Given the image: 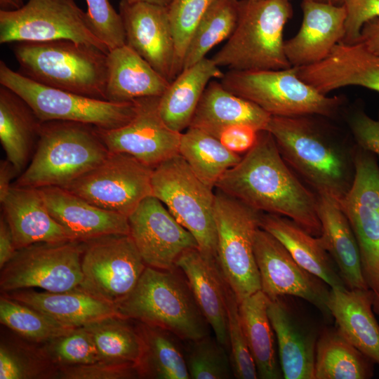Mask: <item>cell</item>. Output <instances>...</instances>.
Returning <instances> with one entry per match:
<instances>
[{
    "label": "cell",
    "mask_w": 379,
    "mask_h": 379,
    "mask_svg": "<svg viewBox=\"0 0 379 379\" xmlns=\"http://www.w3.org/2000/svg\"><path fill=\"white\" fill-rule=\"evenodd\" d=\"M215 187L258 211L287 217L314 237L321 234L317 194L289 167L266 130Z\"/></svg>",
    "instance_id": "cell-1"
},
{
    "label": "cell",
    "mask_w": 379,
    "mask_h": 379,
    "mask_svg": "<svg viewBox=\"0 0 379 379\" xmlns=\"http://www.w3.org/2000/svg\"><path fill=\"white\" fill-rule=\"evenodd\" d=\"M321 116H271L267 126L289 167L312 190L338 202L353 185L354 149Z\"/></svg>",
    "instance_id": "cell-2"
},
{
    "label": "cell",
    "mask_w": 379,
    "mask_h": 379,
    "mask_svg": "<svg viewBox=\"0 0 379 379\" xmlns=\"http://www.w3.org/2000/svg\"><path fill=\"white\" fill-rule=\"evenodd\" d=\"M114 307L121 318L166 329L182 341L209 335L210 326L177 266H147L133 291Z\"/></svg>",
    "instance_id": "cell-3"
},
{
    "label": "cell",
    "mask_w": 379,
    "mask_h": 379,
    "mask_svg": "<svg viewBox=\"0 0 379 379\" xmlns=\"http://www.w3.org/2000/svg\"><path fill=\"white\" fill-rule=\"evenodd\" d=\"M20 73L45 86L106 100L107 53L68 39L18 42L13 47Z\"/></svg>",
    "instance_id": "cell-4"
},
{
    "label": "cell",
    "mask_w": 379,
    "mask_h": 379,
    "mask_svg": "<svg viewBox=\"0 0 379 379\" xmlns=\"http://www.w3.org/2000/svg\"><path fill=\"white\" fill-rule=\"evenodd\" d=\"M109 151L96 127L79 122H41L35 151L12 185L65 187L102 163Z\"/></svg>",
    "instance_id": "cell-5"
},
{
    "label": "cell",
    "mask_w": 379,
    "mask_h": 379,
    "mask_svg": "<svg viewBox=\"0 0 379 379\" xmlns=\"http://www.w3.org/2000/svg\"><path fill=\"white\" fill-rule=\"evenodd\" d=\"M292 15L289 0H239L235 29L211 59L232 71L291 67L283 34Z\"/></svg>",
    "instance_id": "cell-6"
},
{
    "label": "cell",
    "mask_w": 379,
    "mask_h": 379,
    "mask_svg": "<svg viewBox=\"0 0 379 379\" xmlns=\"http://www.w3.org/2000/svg\"><path fill=\"white\" fill-rule=\"evenodd\" d=\"M222 85L271 116L317 115L333 118L344 104L339 96H328L302 81L294 67L260 71L229 70Z\"/></svg>",
    "instance_id": "cell-7"
},
{
    "label": "cell",
    "mask_w": 379,
    "mask_h": 379,
    "mask_svg": "<svg viewBox=\"0 0 379 379\" xmlns=\"http://www.w3.org/2000/svg\"><path fill=\"white\" fill-rule=\"evenodd\" d=\"M260 214L261 212L218 189L215 192L217 261L239 303L261 290L254 255V241L260 227Z\"/></svg>",
    "instance_id": "cell-8"
},
{
    "label": "cell",
    "mask_w": 379,
    "mask_h": 379,
    "mask_svg": "<svg viewBox=\"0 0 379 379\" xmlns=\"http://www.w3.org/2000/svg\"><path fill=\"white\" fill-rule=\"evenodd\" d=\"M152 188V195L194 237L199 251L217 259L213 188L194 174L180 154L154 168Z\"/></svg>",
    "instance_id": "cell-9"
},
{
    "label": "cell",
    "mask_w": 379,
    "mask_h": 379,
    "mask_svg": "<svg viewBox=\"0 0 379 379\" xmlns=\"http://www.w3.org/2000/svg\"><path fill=\"white\" fill-rule=\"evenodd\" d=\"M0 84L20 95L41 122L75 121L111 130L128 124L135 116V100L112 102L94 99L39 84L0 61Z\"/></svg>",
    "instance_id": "cell-10"
},
{
    "label": "cell",
    "mask_w": 379,
    "mask_h": 379,
    "mask_svg": "<svg viewBox=\"0 0 379 379\" xmlns=\"http://www.w3.org/2000/svg\"><path fill=\"white\" fill-rule=\"evenodd\" d=\"M68 39L108 53L94 34L86 12L74 0H28L14 11L0 10V44Z\"/></svg>",
    "instance_id": "cell-11"
},
{
    "label": "cell",
    "mask_w": 379,
    "mask_h": 379,
    "mask_svg": "<svg viewBox=\"0 0 379 379\" xmlns=\"http://www.w3.org/2000/svg\"><path fill=\"white\" fill-rule=\"evenodd\" d=\"M146 267L130 234L98 237L83 242L77 288L115 306L133 291Z\"/></svg>",
    "instance_id": "cell-12"
},
{
    "label": "cell",
    "mask_w": 379,
    "mask_h": 379,
    "mask_svg": "<svg viewBox=\"0 0 379 379\" xmlns=\"http://www.w3.org/2000/svg\"><path fill=\"white\" fill-rule=\"evenodd\" d=\"M83 242L37 243L19 249L1 269L3 293L32 287L58 293L76 289L82 279Z\"/></svg>",
    "instance_id": "cell-13"
},
{
    "label": "cell",
    "mask_w": 379,
    "mask_h": 379,
    "mask_svg": "<svg viewBox=\"0 0 379 379\" xmlns=\"http://www.w3.org/2000/svg\"><path fill=\"white\" fill-rule=\"evenodd\" d=\"M154 168L126 153H109L99 165L62 187L93 205L128 216L152 195Z\"/></svg>",
    "instance_id": "cell-14"
},
{
    "label": "cell",
    "mask_w": 379,
    "mask_h": 379,
    "mask_svg": "<svg viewBox=\"0 0 379 379\" xmlns=\"http://www.w3.org/2000/svg\"><path fill=\"white\" fill-rule=\"evenodd\" d=\"M353 185L339 204L355 235L364 280L379 294V165L376 155L355 145Z\"/></svg>",
    "instance_id": "cell-15"
},
{
    "label": "cell",
    "mask_w": 379,
    "mask_h": 379,
    "mask_svg": "<svg viewBox=\"0 0 379 379\" xmlns=\"http://www.w3.org/2000/svg\"><path fill=\"white\" fill-rule=\"evenodd\" d=\"M254 255L261 291L270 299L281 296L300 298L326 317L330 287L321 279L300 265L284 246L260 227L255 234Z\"/></svg>",
    "instance_id": "cell-16"
},
{
    "label": "cell",
    "mask_w": 379,
    "mask_h": 379,
    "mask_svg": "<svg viewBox=\"0 0 379 379\" xmlns=\"http://www.w3.org/2000/svg\"><path fill=\"white\" fill-rule=\"evenodd\" d=\"M159 98L135 100V116L120 128H96L109 152L130 154L152 168L179 154L182 133L170 128L162 119Z\"/></svg>",
    "instance_id": "cell-17"
},
{
    "label": "cell",
    "mask_w": 379,
    "mask_h": 379,
    "mask_svg": "<svg viewBox=\"0 0 379 379\" xmlns=\"http://www.w3.org/2000/svg\"><path fill=\"white\" fill-rule=\"evenodd\" d=\"M128 220L129 234L148 267L172 269L185 251L199 248L192 233L153 195L144 199Z\"/></svg>",
    "instance_id": "cell-18"
},
{
    "label": "cell",
    "mask_w": 379,
    "mask_h": 379,
    "mask_svg": "<svg viewBox=\"0 0 379 379\" xmlns=\"http://www.w3.org/2000/svg\"><path fill=\"white\" fill-rule=\"evenodd\" d=\"M126 44L170 82L175 74V45L168 7L121 0Z\"/></svg>",
    "instance_id": "cell-19"
},
{
    "label": "cell",
    "mask_w": 379,
    "mask_h": 379,
    "mask_svg": "<svg viewBox=\"0 0 379 379\" xmlns=\"http://www.w3.org/2000/svg\"><path fill=\"white\" fill-rule=\"evenodd\" d=\"M295 68L302 81L324 95L348 86L379 93V55L359 41H340L321 61Z\"/></svg>",
    "instance_id": "cell-20"
},
{
    "label": "cell",
    "mask_w": 379,
    "mask_h": 379,
    "mask_svg": "<svg viewBox=\"0 0 379 379\" xmlns=\"http://www.w3.org/2000/svg\"><path fill=\"white\" fill-rule=\"evenodd\" d=\"M267 313L277 340L284 378L314 379L320 331L285 296L270 300Z\"/></svg>",
    "instance_id": "cell-21"
},
{
    "label": "cell",
    "mask_w": 379,
    "mask_h": 379,
    "mask_svg": "<svg viewBox=\"0 0 379 379\" xmlns=\"http://www.w3.org/2000/svg\"><path fill=\"white\" fill-rule=\"evenodd\" d=\"M46 206L72 241L85 242L109 234H129L128 216L103 209L67 190L39 188Z\"/></svg>",
    "instance_id": "cell-22"
},
{
    "label": "cell",
    "mask_w": 379,
    "mask_h": 379,
    "mask_svg": "<svg viewBox=\"0 0 379 379\" xmlns=\"http://www.w3.org/2000/svg\"><path fill=\"white\" fill-rule=\"evenodd\" d=\"M302 10L299 31L284 43L287 59L295 67L321 61L345 34L347 14L343 5L302 0Z\"/></svg>",
    "instance_id": "cell-23"
},
{
    "label": "cell",
    "mask_w": 379,
    "mask_h": 379,
    "mask_svg": "<svg viewBox=\"0 0 379 379\" xmlns=\"http://www.w3.org/2000/svg\"><path fill=\"white\" fill-rule=\"evenodd\" d=\"M0 202L17 250L72 241L49 213L39 188L12 185Z\"/></svg>",
    "instance_id": "cell-24"
},
{
    "label": "cell",
    "mask_w": 379,
    "mask_h": 379,
    "mask_svg": "<svg viewBox=\"0 0 379 379\" xmlns=\"http://www.w3.org/2000/svg\"><path fill=\"white\" fill-rule=\"evenodd\" d=\"M185 275L197 302L215 338L229 347L225 281L217 259L198 248L185 251L175 265Z\"/></svg>",
    "instance_id": "cell-25"
},
{
    "label": "cell",
    "mask_w": 379,
    "mask_h": 379,
    "mask_svg": "<svg viewBox=\"0 0 379 379\" xmlns=\"http://www.w3.org/2000/svg\"><path fill=\"white\" fill-rule=\"evenodd\" d=\"M370 288H330L328 308L335 328L349 343L379 366V324Z\"/></svg>",
    "instance_id": "cell-26"
},
{
    "label": "cell",
    "mask_w": 379,
    "mask_h": 379,
    "mask_svg": "<svg viewBox=\"0 0 379 379\" xmlns=\"http://www.w3.org/2000/svg\"><path fill=\"white\" fill-rule=\"evenodd\" d=\"M317 213L321 224V234L318 237L335 263L346 287L368 288L355 235L339 202L317 194Z\"/></svg>",
    "instance_id": "cell-27"
},
{
    "label": "cell",
    "mask_w": 379,
    "mask_h": 379,
    "mask_svg": "<svg viewBox=\"0 0 379 379\" xmlns=\"http://www.w3.org/2000/svg\"><path fill=\"white\" fill-rule=\"evenodd\" d=\"M106 100L128 102L147 97H161L170 81L126 44L107 56Z\"/></svg>",
    "instance_id": "cell-28"
},
{
    "label": "cell",
    "mask_w": 379,
    "mask_h": 379,
    "mask_svg": "<svg viewBox=\"0 0 379 379\" xmlns=\"http://www.w3.org/2000/svg\"><path fill=\"white\" fill-rule=\"evenodd\" d=\"M3 295L71 328L84 326L108 317H120L114 306L78 288L58 293L20 289Z\"/></svg>",
    "instance_id": "cell-29"
},
{
    "label": "cell",
    "mask_w": 379,
    "mask_h": 379,
    "mask_svg": "<svg viewBox=\"0 0 379 379\" xmlns=\"http://www.w3.org/2000/svg\"><path fill=\"white\" fill-rule=\"evenodd\" d=\"M260 226L277 238L300 265L321 279L330 288H347L319 237L310 234L291 219L277 214L261 213Z\"/></svg>",
    "instance_id": "cell-30"
},
{
    "label": "cell",
    "mask_w": 379,
    "mask_h": 379,
    "mask_svg": "<svg viewBox=\"0 0 379 379\" xmlns=\"http://www.w3.org/2000/svg\"><path fill=\"white\" fill-rule=\"evenodd\" d=\"M271 115L257 105L232 93L213 79L201 98L190 126L215 137L221 128L234 124L266 130Z\"/></svg>",
    "instance_id": "cell-31"
},
{
    "label": "cell",
    "mask_w": 379,
    "mask_h": 379,
    "mask_svg": "<svg viewBox=\"0 0 379 379\" xmlns=\"http://www.w3.org/2000/svg\"><path fill=\"white\" fill-rule=\"evenodd\" d=\"M224 74L207 58L184 69L159 98V112L165 124L179 133L188 128L207 85Z\"/></svg>",
    "instance_id": "cell-32"
},
{
    "label": "cell",
    "mask_w": 379,
    "mask_h": 379,
    "mask_svg": "<svg viewBox=\"0 0 379 379\" xmlns=\"http://www.w3.org/2000/svg\"><path fill=\"white\" fill-rule=\"evenodd\" d=\"M41 121L29 105L16 93L0 87V141L6 159L20 175L36 149Z\"/></svg>",
    "instance_id": "cell-33"
},
{
    "label": "cell",
    "mask_w": 379,
    "mask_h": 379,
    "mask_svg": "<svg viewBox=\"0 0 379 379\" xmlns=\"http://www.w3.org/2000/svg\"><path fill=\"white\" fill-rule=\"evenodd\" d=\"M270 300L261 290L258 291L239 303V313L258 378L281 379L283 373L267 313Z\"/></svg>",
    "instance_id": "cell-34"
},
{
    "label": "cell",
    "mask_w": 379,
    "mask_h": 379,
    "mask_svg": "<svg viewBox=\"0 0 379 379\" xmlns=\"http://www.w3.org/2000/svg\"><path fill=\"white\" fill-rule=\"evenodd\" d=\"M135 327L142 342L137 364L139 378L190 379L180 338L169 331L143 323Z\"/></svg>",
    "instance_id": "cell-35"
},
{
    "label": "cell",
    "mask_w": 379,
    "mask_h": 379,
    "mask_svg": "<svg viewBox=\"0 0 379 379\" xmlns=\"http://www.w3.org/2000/svg\"><path fill=\"white\" fill-rule=\"evenodd\" d=\"M374 364L336 328H324L320 331L314 379H368L374 375Z\"/></svg>",
    "instance_id": "cell-36"
},
{
    "label": "cell",
    "mask_w": 379,
    "mask_h": 379,
    "mask_svg": "<svg viewBox=\"0 0 379 379\" xmlns=\"http://www.w3.org/2000/svg\"><path fill=\"white\" fill-rule=\"evenodd\" d=\"M179 154L194 174L211 188L242 158L227 149L215 137L192 126L181 134Z\"/></svg>",
    "instance_id": "cell-37"
},
{
    "label": "cell",
    "mask_w": 379,
    "mask_h": 379,
    "mask_svg": "<svg viewBox=\"0 0 379 379\" xmlns=\"http://www.w3.org/2000/svg\"><path fill=\"white\" fill-rule=\"evenodd\" d=\"M239 4V0H218L208 8L190 41L183 69L206 58L213 48L230 38L237 26Z\"/></svg>",
    "instance_id": "cell-38"
},
{
    "label": "cell",
    "mask_w": 379,
    "mask_h": 379,
    "mask_svg": "<svg viewBox=\"0 0 379 379\" xmlns=\"http://www.w3.org/2000/svg\"><path fill=\"white\" fill-rule=\"evenodd\" d=\"M127 319L112 317L84 327L91 334L101 361L137 364L142 354V342L136 327Z\"/></svg>",
    "instance_id": "cell-39"
},
{
    "label": "cell",
    "mask_w": 379,
    "mask_h": 379,
    "mask_svg": "<svg viewBox=\"0 0 379 379\" xmlns=\"http://www.w3.org/2000/svg\"><path fill=\"white\" fill-rule=\"evenodd\" d=\"M0 321L19 335L36 343L49 342L76 328L63 326L4 295L0 298Z\"/></svg>",
    "instance_id": "cell-40"
},
{
    "label": "cell",
    "mask_w": 379,
    "mask_h": 379,
    "mask_svg": "<svg viewBox=\"0 0 379 379\" xmlns=\"http://www.w3.org/2000/svg\"><path fill=\"white\" fill-rule=\"evenodd\" d=\"M184 352L190 378L227 379L233 375L226 347L210 335L185 340Z\"/></svg>",
    "instance_id": "cell-41"
},
{
    "label": "cell",
    "mask_w": 379,
    "mask_h": 379,
    "mask_svg": "<svg viewBox=\"0 0 379 379\" xmlns=\"http://www.w3.org/2000/svg\"><path fill=\"white\" fill-rule=\"evenodd\" d=\"M217 1L173 0L167 6L175 45L176 77L183 69L185 53L197 25Z\"/></svg>",
    "instance_id": "cell-42"
},
{
    "label": "cell",
    "mask_w": 379,
    "mask_h": 379,
    "mask_svg": "<svg viewBox=\"0 0 379 379\" xmlns=\"http://www.w3.org/2000/svg\"><path fill=\"white\" fill-rule=\"evenodd\" d=\"M46 343L43 350L58 368L101 361L93 337L84 326Z\"/></svg>",
    "instance_id": "cell-43"
},
{
    "label": "cell",
    "mask_w": 379,
    "mask_h": 379,
    "mask_svg": "<svg viewBox=\"0 0 379 379\" xmlns=\"http://www.w3.org/2000/svg\"><path fill=\"white\" fill-rule=\"evenodd\" d=\"M227 331L233 375L237 379L258 378L255 362L249 351L241 326L239 302L230 287H225Z\"/></svg>",
    "instance_id": "cell-44"
},
{
    "label": "cell",
    "mask_w": 379,
    "mask_h": 379,
    "mask_svg": "<svg viewBox=\"0 0 379 379\" xmlns=\"http://www.w3.org/2000/svg\"><path fill=\"white\" fill-rule=\"evenodd\" d=\"M5 343L0 346V379L47 378L58 369L43 349L30 356L20 354Z\"/></svg>",
    "instance_id": "cell-45"
},
{
    "label": "cell",
    "mask_w": 379,
    "mask_h": 379,
    "mask_svg": "<svg viewBox=\"0 0 379 379\" xmlns=\"http://www.w3.org/2000/svg\"><path fill=\"white\" fill-rule=\"evenodd\" d=\"M87 14L94 34L109 51L126 45V34L119 13L109 0H86Z\"/></svg>",
    "instance_id": "cell-46"
},
{
    "label": "cell",
    "mask_w": 379,
    "mask_h": 379,
    "mask_svg": "<svg viewBox=\"0 0 379 379\" xmlns=\"http://www.w3.org/2000/svg\"><path fill=\"white\" fill-rule=\"evenodd\" d=\"M58 375L65 379H128L139 378L133 364L98 361L93 364L60 366Z\"/></svg>",
    "instance_id": "cell-47"
},
{
    "label": "cell",
    "mask_w": 379,
    "mask_h": 379,
    "mask_svg": "<svg viewBox=\"0 0 379 379\" xmlns=\"http://www.w3.org/2000/svg\"><path fill=\"white\" fill-rule=\"evenodd\" d=\"M343 5L347 15L345 34L342 41L358 42L364 25L379 18V0H344Z\"/></svg>",
    "instance_id": "cell-48"
},
{
    "label": "cell",
    "mask_w": 379,
    "mask_h": 379,
    "mask_svg": "<svg viewBox=\"0 0 379 379\" xmlns=\"http://www.w3.org/2000/svg\"><path fill=\"white\" fill-rule=\"evenodd\" d=\"M346 120L355 144L379 156V120L359 107L351 109Z\"/></svg>",
    "instance_id": "cell-49"
},
{
    "label": "cell",
    "mask_w": 379,
    "mask_h": 379,
    "mask_svg": "<svg viewBox=\"0 0 379 379\" xmlns=\"http://www.w3.org/2000/svg\"><path fill=\"white\" fill-rule=\"evenodd\" d=\"M259 130L248 124H234L221 128L215 137L230 151L246 153L256 143Z\"/></svg>",
    "instance_id": "cell-50"
},
{
    "label": "cell",
    "mask_w": 379,
    "mask_h": 379,
    "mask_svg": "<svg viewBox=\"0 0 379 379\" xmlns=\"http://www.w3.org/2000/svg\"><path fill=\"white\" fill-rule=\"evenodd\" d=\"M17 251L11 228L1 213L0 218V269L13 258Z\"/></svg>",
    "instance_id": "cell-51"
},
{
    "label": "cell",
    "mask_w": 379,
    "mask_h": 379,
    "mask_svg": "<svg viewBox=\"0 0 379 379\" xmlns=\"http://www.w3.org/2000/svg\"><path fill=\"white\" fill-rule=\"evenodd\" d=\"M358 41L369 51L379 55V18L372 20L364 25Z\"/></svg>",
    "instance_id": "cell-52"
},
{
    "label": "cell",
    "mask_w": 379,
    "mask_h": 379,
    "mask_svg": "<svg viewBox=\"0 0 379 379\" xmlns=\"http://www.w3.org/2000/svg\"><path fill=\"white\" fill-rule=\"evenodd\" d=\"M18 175L13 165L7 159L0 162V200L12 186L11 181Z\"/></svg>",
    "instance_id": "cell-53"
},
{
    "label": "cell",
    "mask_w": 379,
    "mask_h": 379,
    "mask_svg": "<svg viewBox=\"0 0 379 379\" xmlns=\"http://www.w3.org/2000/svg\"><path fill=\"white\" fill-rule=\"evenodd\" d=\"M23 0H0V10L14 11L24 6Z\"/></svg>",
    "instance_id": "cell-54"
},
{
    "label": "cell",
    "mask_w": 379,
    "mask_h": 379,
    "mask_svg": "<svg viewBox=\"0 0 379 379\" xmlns=\"http://www.w3.org/2000/svg\"><path fill=\"white\" fill-rule=\"evenodd\" d=\"M130 1H142L164 6H168L173 0H128Z\"/></svg>",
    "instance_id": "cell-55"
},
{
    "label": "cell",
    "mask_w": 379,
    "mask_h": 379,
    "mask_svg": "<svg viewBox=\"0 0 379 379\" xmlns=\"http://www.w3.org/2000/svg\"><path fill=\"white\" fill-rule=\"evenodd\" d=\"M317 2L323 3V4H331V5H341L340 4L342 3L343 4L344 0H313Z\"/></svg>",
    "instance_id": "cell-56"
},
{
    "label": "cell",
    "mask_w": 379,
    "mask_h": 379,
    "mask_svg": "<svg viewBox=\"0 0 379 379\" xmlns=\"http://www.w3.org/2000/svg\"><path fill=\"white\" fill-rule=\"evenodd\" d=\"M373 307L374 312L379 315V294L375 293Z\"/></svg>",
    "instance_id": "cell-57"
}]
</instances>
